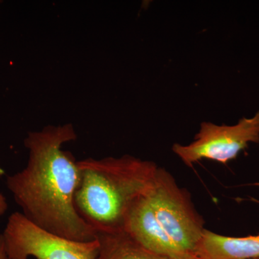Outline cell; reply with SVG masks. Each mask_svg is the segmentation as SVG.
<instances>
[{
    "label": "cell",
    "instance_id": "obj_1",
    "mask_svg": "<svg viewBox=\"0 0 259 259\" xmlns=\"http://www.w3.org/2000/svg\"><path fill=\"white\" fill-rule=\"evenodd\" d=\"M77 139L72 124L47 125L30 131L24 140L28 150L26 166L7 177L6 185L22 214L52 234L75 241L97 239L74 205L79 182L78 161L63 145Z\"/></svg>",
    "mask_w": 259,
    "mask_h": 259
},
{
    "label": "cell",
    "instance_id": "obj_2",
    "mask_svg": "<svg viewBox=\"0 0 259 259\" xmlns=\"http://www.w3.org/2000/svg\"><path fill=\"white\" fill-rule=\"evenodd\" d=\"M205 229L190 194L161 167L150 188L131 207L124 227L135 241L169 259H199Z\"/></svg>",
    "mask_w": 259,
    "mask_h": 259
},
{
    "label": "cell",
    "instance_id": "obj_3",
    "mask_svg": "<svg viewBox=\"0 0 259 259\" xmlns=\"http://www.w3.org/2000/svg\"><path fill=\"white\" fill-rule=\"evenodd\" d=\"M77 163L74 205L79 215L97 233L124 231L131 207L152 185L157 165L130 155Z\"/></svg>",
    "mask_w": 259,
    "mask_h": 259
},
{
    "label": "cell",
    "instance_id": "obj_4",
    "mask_svg": "<svg viewBox=\"0 0 259 259\" xmlns=\"http://www.w3.org/2000/svg\"><path fill=\"white\" fill-rule=\"evenodd\" d=\"M10 259H97L98 240L80 242L56 236L30 222L20 212L10 214L1 233Z\"/></svg>",
    "mask_w": 259,
    "mask_h": 259
},
{
    "label": "cell",
    "instance_id": "obj_5",
    "mask_svg": "<svg viewBox=\"0 0 259 259\" xmlns=\"http://www.w3.org/2000/svg\"><path fill=\"white\" fill-rule=\"evenodd\" d=\"M250 143H259V110L250 118L243 117L236 125L202 122L194 141L185 146L175 144L172 151L187 166L202 159L226 164Z\"/></svg>",
    "mask_w": 259,
    "mask_h": 259
},
{
    "label": "cell",
    "instance_id": "obj_6",
    "mask_svg": "<svg viewBox=\"0 0 259 259\" xmlns=\"http://www.w3.org/2000/svg\"><path fill=\"white\" fill-rule=\"evenodd\" d=\"M199 259L259 258V234L244 237L223 236L204 230L199 243Z\"/></svg>",
    "mask_w": 259,
    "mask_h": 259
},
{
    "label": "cell",
    "instance_id": "obj_7",
    "mask_svg": "<svg viewBox=\"0 0 259 259\" xmlns=\"http://www.w3.org/2000/svg\"><path fill=\"white\" fill-rule=\"evenodd\" d=\"M100 249L97 259H169L145 248L125 231L97 232Z\"/></svg>",
    "mask_w": 259,
    "mask_h": 259
},
{
    "label": "cell",
    "instance_id": "obj_8",
    "mask_svg": "<svg viewBox=\"0 0 259 259\" xmlns=\"http://www.w3.org/2000/svg\"><path fill=\"white\" fill-rule=\"evenodd\" d=\"M8 209V200L4 194L0 192V217L6 213Z\"/></svg>",
    "mask_w": 259,
    "mask_h": 259
},
{
    "label": "cell",
    "instance_id": "obj_9",
    "mask_svg": "<svg viewBox=\"0 0 259 259\" xmlns=\"http://www.w3.org/2000/svg\"><path fill=\"white\" fill-rule=\"evenodd\" d=\"M0 259H10L5 249L4 241H3V236L0 234Z\"/></svg>",
    "mask_w": 259,
    "mask_h": 259
},
{
    "label": "cell",
    "instance_id": "obj_10",
    "mask_svg": "<svg viewBox=\"0 0 259 259\" xmlns=\"http://www.w3.org/2000/svg\"><path fill=\"white\" fill-rule=\"evenodd\" d=\"M2 4V1H0V5Z\"/></svg>",
    "mask_w": 259,
    "mask_h": 259
},
{
    "label": "cell",
    "instance_id": "obj_11",
    "mask_svg": "<svg viewBox=\"0 0 259 259\" xmlns=\"http://www.w3.org/2000/svg\"><path fill=\"white\" fill-rule=\"evenodd\" d=\"M253 259H259V258H253Z\"/></svg>",
    "mask_w": 259,
    "mask_h": 259
}]
</instances>
